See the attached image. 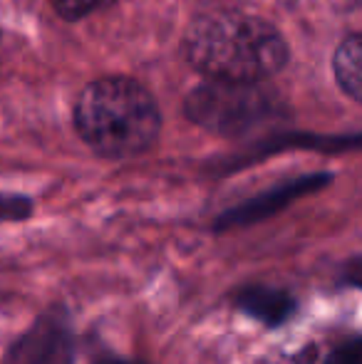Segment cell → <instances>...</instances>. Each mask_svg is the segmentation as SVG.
I'll return each instance as SVG.
<instances>
[{
  "mask_svg": "<svg viewBox=\"0 0 362 364\" xmlns=\"http://www.w3.org/2000/svg\"><path fill=\"white\" fill-rule=\"evenodd\" d=\"M288 105L271 87L203 80L183 100V117L218 136L238 139L288 119Z\"/></svg>",
  "mask_w": 362,
  "mask_h": 364,
  "instance_id": "3",
  "label": "cell"
},
{
  "mask_svg": "<svg viewBox=\"0 0 362 364\" xmlns=\"http://www.w3.org/2000/svg\"><path fill=\"white\" fill-rule=\"evenodd\" d=\"M355 3H362V0H355Z\"/></svg>",
  "mask_w": 362,
  "mask_h": 364,
  "instance_id": "14",
  "label": "cell"
},
{
  "mask_svg": "<svg viewBox=\"0 0 362 364\" xmlns=\"http://www.w3.org/2000/svg\"><path fill=\"white\" fill-rule=\"evenodd\" d=\"M288 149H313L320 154H343V151H360L362 149V132L355 134H280L271 136L266 141H258V144L243 149V151L233 154L228 159L213 166V173L218 176H226V173L241 171V168L258 164L268 156H275L280 151H288Z\"/></svg>",
  "mask_w": 362,
  "mask_h": 364,
  "instance_id": "6",
  "label": "cell"
},
{
  "mask_svg": "<svg viewBox=\"0 0 362 364\" xmlns=\"http://www.w3.org/2000/svg\"><path fill=\"white\" fill-rule=\"evenodd\" d=\"M348 280H350L353 285H358V288H362V260H355V263L350 265Z\"/></svg>",
  "mask_w": 362,
  "mask_h": 364,
  "instance_id": "13",
  "label": "cell"
},
{
  "mask_svg": "<svg viewBox=\"0 0 362 364\" xmlns=\"http://www.w3.org/2000/svg\"><path fill=\"white\" fill-rule=\"evenodd\" d=\"M236 307L266 327H280L295 315L298 302L288 290L271 288V285H248L238 292Z\"/></svg>",
  "mask_w": 362,
  "mask_h": 364,
  "instance_id": "7",
  "label": "cell"
},
{
  "mask_svg": "<svg viewBox=\"0 0 362 364\" xmlns=\"http://www.w3.org/2000/svg\"><path fill=\"white\" fill-rule=\"evenodd\" d=\"M333 75L338 87L362 105V33H353L335 48Z\"/></svg>",
  "mask_w": 362,
  "mask_h": 364,
  "instance_id": "8",
  "label": "cell"
},
{
  "mask_svg": "<svg viewBox=\"0 0 362 364\" xmlns=\"http://www.w3.org/2000/svg\"><path fill=\"white\" fill-rule=\"evenodd\" d=\"M3 364H75V337L63 312L38 317L10 345Z\"/></svg>",
  "mask_w": 362,
  "mask_h": 364,
  "instance_id": "5",
  "label": "cell"
},
{
  "mask_svg": "<svg viewBox=\"0 0 362 364\" xmlns=\"http://www.w3.org/2000/svg\"><path fill=\"white\" fill-rule=\"evenodd\" d=\"M92 364H147L142 360H129V357H119V355H112V352H97L92 357Z\"/></svg>",
  "mask_w": 362,
  "mask_h": 364,
  "instance_id": "12",
  "label": "cell"
},
{
  "mask_svg": "<svg viewBox=\"0 0 362 364\" xmlns=\"http://www.w3.org/2000/svg\"><path fill=\"white\" fill-rule=\"evenodd\" d=\"M181 53L206 80L241 85H263L290 63L285 35L266 18L243 10H213L193 18Z\"/></svg>",
  "mask_w": 362,
  "mask_h": 364,
  "instance_id": "1",
  "label": "cell"
},
{
  "mask_svg": "<svg viewBox=\"0 0 362 364\" xmlns=\"http://www.w3.org/2000/svg\"><path fill=\"white\" fill-rule=\"evenodd\" d=\"M323 364H362V337H350L330 350Z\"/></svg>",
  "mask_w": 362,
  "mask_h": 364,
  "instance_id": "10",
  "label": "cell"
},
{
  "mask_svg": "<svg viewBox=\"0 0 362 364\" xmlns=\"http://www.w3.org/2000/svg\"><path fill=\"white\" fill-rule=\"evenodd\" d=\"M33 203L23 196H5L0 193V220H23L30 216Z\"/></svg>",
  "mask_w": 362,
  "mask_h": 364,
  "instance_id": "11",
  "label": "cell"
},
{
  "mask_svg": "<svg viewBox=\"0 0 362 364\" xmlns=\"http://www.w3.org/2000/svg\"><path fill=\"white\" fill-rule=\"evenodd\" d=\"M73 124L80 139L105 159L147 154L161 134V109L154 95L134 77L92 80L78 95Z\"/></svg>",
  "mask_w": 362,
  "mask_h": 364,
  "instance_id": "2",
  "label": "cell"
},
{
  "mask_svg": "<svg viewBox=\"0 0 362 364\" xmlns=\"http://www.w3.org/2000/svg\"><path fill=\"white\" fill-rule=\"evenodd\" d=\"M117 0H50L53 10L58 13V18L68 20V23H78L90 15L100 13V10L112 8Z\"/></svg>",
  "mask_w": 362,
  "mask_h": 364,
  "instance_id": "9",
  "label": "cell"
},
{
  "mask_svg": "<svg viewBox=\"0 0 362 364\" xmlns=\"http://www.w3.org/2000/svg\"><path fill=\"white\" fill-rule=\"evenodd\" d=\"M330 183H333V173H328V171H315V173H305V176L288 178V181H280V183H275V186L266 188V191L236 203V206L228 208V211H223L221 216L216 218L213 228L231 230V228H246V225L261 223V220L285 211V208L298 201V198L313 196V193L328 188Z\"/></svg>",
  "mask_w": 362,
  "mask_h": 364,
  "instance_id": "4",
  "label": "cell"
}]
</instances>
